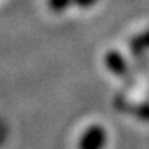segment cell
I'll return each instance as SVG.
<instances>
[{"label":"cell","instance_id":"6da1fadb","mask_svg":"<svg viewBox=\"0 0 149 149\" xmlns=\"http://www.w3.org/2000/svg\"><path fill=\"white\" fill-rule=\"evenodd\" d=\"M107 142V129L100 123H91L81 132L77 142V149H106Z\"/></svg>","mask_w":149,"mask_h":149},{"label":"cell","instance_id":"7a4b0ae2","mask_svg":"<svg viewBox=\"0 0 149 149\" xmlns=\"http://www.w3.org/2000/svg\"><path fill=\"white\" fill-rule=\"evenodd\" d=\"M103 61H104L106 68H107L111 74H114V75H117V77H125V75L127 74L129 68H130L129 59L117 49L107 51V52L104 54Z\"/></svg>","mask_w":149,"mask_h":149},{"label":"cell","instance_id":"3957f363","mask_svg":"<svg viewBox=\"0 0 149 149\" xmlns=\"http://www.w3.org/2000/svg\"><path fill=\"white\" fill-rule=\"evenodd\" d=\"M127 49L132 58L141 59L149 54V28L133 35L127 44Z\"/></svg>","mask_w":149,"mask_h":149},{"label":"cell","instance_id":"277c9868","mask_svg":"<svg viewBox=\"0 0 149 149\" xmlns=\"http://www.w3.org/2000/svg\"><path fill=\"white\" fill-rule=\"evenodd\" d=\"M132 114L142 122H149V97L145 99L143 101H141V103H138L133 107Z\"/></svg>","mask_w":149,"mask_h":149},{"label":"cell","instance_id":"5b68a950","mask_svg":"<svg viewBox=\"0 0 149 149\" xmlns=\"http://www.w3.org/2000/svg\"><path fill=\"white\" fill-rule=\"evenodd\" d=\"M74 4V0H48V6L54 13H64Z\"/></svg>","mask_w":149,"mask_h":149},{"label":"cell","instance_id":"8992f818","mask_svg":"<svg viewBox=\"0 0 149 149\" xmlns=\"http://www.w3.org/2000/svg\"><path fill=\"white\" fill-rule=\"evenodd\" d=\"M99 0H74V4L78 6V7H83V9H88L91 6H94Z\"/></svg>","mask_w":149,"mask_h":149},{"label":"cell","instance_id":"52a82bcc","mask_svg":"<svg viewBox=\"0 0 149 149\" xmlns=\"http://www.w3.org/2000/svg\"><path fill=\"white\" fill-rule=\"evenodd\" d=\"M148 97H149V96H148Z\"/></svg>","mask_w":149,"mask_h":149}]
</instances>
